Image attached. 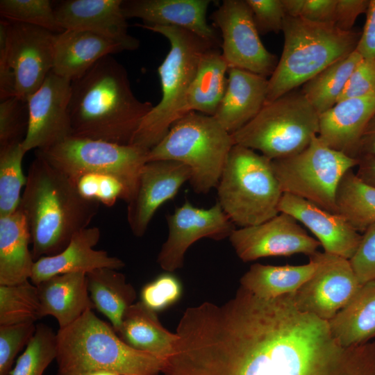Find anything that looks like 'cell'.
I'll return each instance as SVG.
<instances>
[{
    "label": "cell",
    "mask_w": 375,
    "mask_h": 375,
    "mask_svg": "<svg viewBox=\"0 0 375 375\" xmlns=\"http://www.w3.org/2000/svg\"><path fill=\"white\" fill-rule=\"evenodd\" d=\"M356 174L362 181L375 188V156L360 158Z\"/></svg>",
    "instance_id": "816d5d0a"
},
{
    "label": "cell",
    "mask_w": 375,
    "mask_h": 375,
    "mask_svg": "<svg viewBox=\"0 0 375 375\" xmlns=\"http://www.w3.org/2000/svg\"><path fill=\"white\" fill-rule=\"evenodd\" d=\"M28 124L27 101L12 97L0 103V147L23 142Z\"/></svg>",
    "instance_id": "ab89813d"
},
{
    "label": "cell",
    "mask_w": 375,
    "mask_h": 375,
    "mask_svg": "<svg viewBox=\"0 0 375 375\" xmlns=\"http://www.w3.org/2000/svg\"><path fill=\"white\" fill-rule=\"evenodd\" d=\"M57 344V333L46 324H37L32 339L17 359L10 375H43L56 359Z\"/></svg>",
    "instance_id": "8d00e7d4"
},
{
    "label": "cell",
    "mask_w": 375,
    "mask_h": 375,
    "mask_svg": "<svg viewBox=\"0 0 375 375\" xmlns=\"http://www.w3.org/2000/svg\"><path fill=\"white\" fill-rule=\"evenodd\" d=\"M182 294V285L170 272L162 274L146 284L140 293L141 302L154 311H162L177 302Z\"/></svg>",
    "instance_id": "b9f144b4"
},
{
    "label": "cell",
    "mask_w": 375,
    "mask_h": 375,
    "mask_svg": "<svg viewBox=\"0 0 375 375\" xmlns=\"http://www.w3.org/2000/svg\"><path fill=\"white\" fill-rule=\"evenodd\" d=\"M336 206L338 214L356 231L363 233L375 223V188L362 181L349 169L339 183Z\"/></svg>",
    "instance_id": "d6a6232c"
},
{
    "label": "cell",
    "mask_w": 375,
    "mask_h": 375,
    "mask_svg": "<svg viewBox=\"0 0 375 375\" xmlns=\"http://www.w3.org/2000/svg\"><path fill=\"white\" fill-rule=\"evenodd\" d=\"M29 244V228L20 206L0 217V285L30 280L35 260Z\"/></svg>",
    "instance_id": "4316f807"
},
{
    "label": "cell",
    "mask_w": 375,
    "mask_h": 375,
    "mask_svg": "<svg viewBox=\"0 0 375 375\" xmlns=\"http://www.w3.org/2000/svg\"><path fill=\"white\" fill-rule=\"evenodd\" d=\"M305 0H282L286 16L300 17Z\"/></svg>",
    "instance_id": "f5cc1de1"
},
{
    "label": "cell",
    "mask_w": 375,
    "mask_h": 375,
    "mask_svg": "<svg viewBox=\"0 0 375 375\" xmlns=\"http://www.w3.org/2000/svg\"><path fill=\"white\" fill-rule=\"evenodd\" d=\"M41 316L56 318L59 329L78 319L94 306L88 290L86 274L73 272L50 277L36 285Z\"/></svg>",
    "instance_id": "484cf974"
},
{
    "label": "cell",
    "mask_w": 375,
    "mask_h": 375,
    "mask_svg": "<svg viewBox=\"0 0 375 375\" xmlns=\"http://www.w3.org/2000/svg\"><path fill=\"white\" fill-rule=\"evenodd\" d=\"M68 375H123L108 370H92Z\"/></svg>",
    "instance_id": "db71d44e"
},
{
    "label": "cell",
    "mask_w": 375,
    "mask_h": 375,
    "mask_svg": "<svg viewBox=\"0 0 375 375\" xmlns=\"http://www.w3.org/2000/svg\"><path fill=\"white\" fill-rule=\"evenodd\" d=\"M117 334L132 348L153 355L165 362L172 353L178 338L176 333L162 326L156 312L140 301L128 308Z\"/></svg>",
    "instance_id": "83f0119b"
},
{
    "label": "cell",
    "mask_w": 375,
    "mask_h": 375,
    "mask_svg": "<svg viewBox=\"0 0 375 375\" xmlns=\"http://www.w3.org/2000/svg\"><path fill=\"white\" fill-rule=\"evenodd\" d=\"M232 135L214 116L191 111L178 119L149 151L147 162L174 160L188 166L197 194L217 187L232 147Z\"/></svg>",
    "instance_id": "52a82bcc"
},
{
    "label": "cell",
    "mask_w": 375,
    "mask_h": 375,
    "mask_svg": "<svg viewBox=\"0 0 375 375\" xmlns=\"http://www.w3.org/2000/svg\"><path fill=\"white\" fill-rule=\"evenodd\" d=\"M153 107L135 96L124 67L106 56L72 82V135L130 144Z\"/></svg>",
    "instance_id": "7a4b0ae2"
},
{
    "label": "cell",
    "mask_w": 375,
    "mask_h": 375,
    "mask_svg": "<svg viewBox=\"0 0 375 375\" xmlns=\"http://www.w3.org/2000/svg\"><path fill=\"white\" fill-rule=\"evenodd\" d=\"M40 318L37 287L30 280L0 285V325L35 323Z\"/></svg>",
    "instance_id": "d590c367"
},
{
    "label": "cell",
    "mask_w": 375,
    "mask_h": 375,
    "mask_svg": "<svg viewBox=\"0 0 375 375\" xmlns=\"http://www.w3.org/2000/svg\"><path fill=\"white\" fill-rule=\"evenodd\" d=\"M0 14L8 21L39 26L53 33L64 31L49 0H1Z\"/></svg>",
    "instance_id": "74e56055"
},
{
    "label": "cell",
    "mask_w": 375,
    "mask_h": 375,
    "mask_svg": "<svg viewBox=\"0 0 375 375\" xmlns=\"http://www.w3.org/2000/svg\"><path fill=\"white\" fill-rule=\"evenodd\" d=\"M243 262L269 256L303 253L311 256L320 243L310 237L288 214L279 212L258 225L235 229L228 238Z\"/></svg>",
    "instance_id": "e0dca14e"
},
{
    "label": "cell",
    "mask_w": 375,
    "mask_h": 375,
    "mask_svg": "<svg viewBox=\"0 0 375 375\" xmlns=\"http://www.w3.org/2000/svg\"><path fill=\"white\" fill-rule=\"evenodd\" d=\"M362 59L354 51L305 83L301 92L319 115L335 106L352 72Z\"/></svg>",
    "instance_id": "836d02e7"
},
{
    "label": "cell",
    "mask_w": 375,
    "mask_h": 375,
    "mask_svg": "<svg viewBox=\"0 0 375 375\" xmlns=\"http://www.w3.org/2000/svg\"><path fill=\"white\" fill-rule=\"evenodd\" d=\"M328 324L333 335L346 347L362 344L375 338V280L362 284L349 303Z\"/></svg>",
    "instance_id": "f1b7e54d"
},
{
    "label": "cell",
    "mask_w": 375,
    "mask_h": 375,
    "mask_svg": "<svg viewBox=\"0 0 375 375\" xmlns=\"http://www.w3.org/2000/svg\"><path fill=\"white\" fill-rule=\"evenodd\" d=\"M99 203L85 199L76 184L36 152L22 194L35 261L62 251L79 231L89 227Z\"/></svg>",
    "instance_id": "3957f363"
},
{
    "label": "cell",
    "mask_w": 375,
    "mask_h": 375,
    "mask_svg": "<svg viewBox=\"0 0 375 375\" xmlns=\"http://www.w3.org/2000/svg\"><path fill=\"white\" fill-rule=\"evenodd\" d=\"M74 182L88 173L113 176L124 184L128 203L133 198L149 150L132 145L70 136L44 150H36Z\"/></svg>",
    "instance_id": "8fae6325"
},
{
    "label": "cell",
    "mask_w": 375,
    "mask_h": 375,
    "mask_svg": "<svg viewBox=\"0 0 375 375\" xmlns=\"http://www.w3.org/2000/svg\"><path fill=\"white\" fill-rule=\"evenodd\" d=\"M210 0H126L122 10L126 18L141 19L145 26H175L199 36L215 47L220 38L206 19Z\"/></svg>",
    "instance_id": "44dd1931"
},
{
    "label": "cell",
    "mask_w": 375,
    "mask_h": 375,
    "mask_svg": "<svg viewBox=\"0 0 375 375\" xmlns=\"http://www.w3.org/2000/svg\"><path fill=\"white\" fill-rule=\"evenodd\" d=\"M358 162L330 148L317 135L301 152L272 160L283 193L303 198L332 213H338L336 193L340 180Z\"/></svg>",
    "instance_id": "30bf717a"
},
{
    "label": "cell",
    "mask_w": 375,
    "mask_h": 375,
    "mask_svg": "<svg viewBox=\"0 0 375 375\" xmlns=\"http://www.w3.org/2000/svg\"><path fill=\"white\" fill-rule=\"evenodd\" d=\"M228 66L219 47L201 56L187 97V110L213 116L226 91Z\"/></svg>",
    "instance_id": "1f68e13d"
},
{
    "label": "cell",
    "mask_w": 375,
    "mask_h": 375,
    "mask_svg": "<svg viewBox=\"0 0 375 375\" xmlns=\"http://www.w3.org/2000/svg\"><path fill=\"white\" fill-rule=\"evenodd\" d=\"M369 0H338L333 24L340 30L349 31L357 17L366 13Z\"/></svg>",
    "instance_id": "7dc6e473"
},
{
    "label": "cell",
    "mask_w": 375,
    "mask_h": 375,
    "mask_svg": "<svg viewBox=\"0 0 375 375\" xmlns=\"http://www.w3.org/2000/svg\"><path fill=\"white\" fill-rule=\"evenodd\" d=\"M375 94V59L363 58L350 75L338 101Z\"/></svg>",
    "instance_id": "f6af8a7d"
},
{
    "label": "cell",
    "mask_w": 375,
    "mask_h": 375,
    "mask_svg": "<svg viewBox=\"0 0 375 375\" xmlns=\"http://www.w3.org/2000/svg\"><path fill=\"white\" fill-rule=\"evenodd\" d=\"M36 326L32 322L0 325V375H10L17 355L28 345Z\"/></svg>",
    "instance_id": "60d3db41"
},
{
    "label": "cell",
    "mask_w": 375,
    "mask_h": 375,
    "mask_svg": "<svg viewBox=\"0 0 375 375\" xmlns=\"http://www.w3.org/2000/svg\"><path fill=\"white\" fill-rule=\"evenodd\" d=\"M349 261L361 284L375 280V223L362 233L358 249Z\"/></svg>",
    "instance_id": "ee69618b"
},
{
    "label": "cell",
    "mask_w": 375,
    "mask_h": 375,
    "mask_svg": "<svg viewBox=\"0 0 375 375\" xmlns=\"http://www.w3.org/2000/svg\"><path fill=\"white\" fill-rule=\"evenodd\" d=\"M57 333V375L108 370L123 375H159L165 361L126 344L112 326L87 310Z\"/></svg>",
    "instance_id": "277c9868"
},
{
    "label": "cell",
    "mask_w": 375,
    "mask_h": 375,
    "mask_svg": "<svg viewBox=\"0 0 375 375\" xmlns=\"http://www.w3.org/2000/svg\"><path fill=\"white\" fill-rule=\"evenodd\" d=\"M367 156H375V114L367 123L359 144L358 160Z\"/></svg>",
    "instance_id": "f907efd6"
},
{
    "label": "cell",
    "mask_w": 375,
    "mask_h": 375,
    "mask_svg": "<svg viewBox=\"0 0 375 375\" xmlns=\"http://www.w3.org/2000/svg\"><path fill=\"white\" fill-rule=\"evenodd\" d=\"M218 201L235 225L263 223L279 213L283 194L272 160L249 148L235 144L217 185Z\"/></svg>",
    "instance_id": "ba28073f"
},
{
    "label": "cell",
    "mask_w": 375,
    "mask_h": 375,
    "mask_svg": "<svg viewBox=\"0 0 375 375\" xmlns=\"http://www.w3.org/2000/svg\"><path fill=\"white\" fill-rule=\"evenodd\" d=\"M6 21L7 53L15 78V97L27 101L52 71L56 33L39 26Z\"/></svg>",
    "instance_id": "2e32d148"
},
{
    "label": "cell",
    "mask_w": 375,
    "mask_h": 375,
    "mask_svg": "<svg viewBox=\"0 0 375 375\" xmlns=\"http://www.w3.org/2000/svg\"><path fill=\"white\" fill-rule=\"evenodd\" d=\"M222 35V54L229 68L271 76L278 63L263 45L246 0H224L211 15Z\"/></svg>",
    "instance_id": "7c38bea8"
},
{
    "label": "cell",
    "mask_w": 375,
    "mask_h": 375,
    "mask_svg": "<svg viewBox=\"0 0 375 375\" xmlns=\"http://www.w3.org/2000/svg\"><path fill=\"white\" fill-rule=\"evenodd\" d=\"M310 257L317 262L315 273L289 294L299 310L328 322L349 303L362 284L349 260L324 251Z\"/></svg>",
    "instance_id": "4fadbf2b"
},
{
    "label": "cell",
    "mask_w": 375,
    "mask_h": 375,
    "mask_svg": "<svg viewBox=\"0 0 375 375\" xmlns=\"http://www.w3.org/2000/svg\"><path fill=\"white\" fill-rule=\"evenodd\" d=\"M26 153L22 142L0 147V217L14 212L20 205L21 192L27 181L22 169Z\"/></svg>",
    "instance_id": "e575fe53"
},
{
    "label": "cell",
    "mask_w": 375,
    "mask_h": 375,
    "mask_svg": "<svg viewBox=\"0 0 375 375\" xmlns=\"http://www.w3.org/2000/svg\"><path fill=\"white\" fill-rule=\"evenodd\" d=\"M141 26L163 35L170 45L158 68L162 98L142 119L130 144L149 151L188 112L187 97L200 59L208 49L217 47L178 27Z\"/></svg>",
    "instance_id": "8992f818"
},
{
    "label": "cell",
    "mask_w": 375,
    "mask_h": 375,
    "mask_svg": "<svg viewBox=\"0 0 375 375\" xmlns=\"http://www.w3.org/2000/svg\"><path fill=\"white\" fill-rule=\"evenodd\" d=\"M167 222L168 235L157 262L168 272L183 267L185 252L196 241L202 238L223 240L229 238L235 229L217 201L206 209L195 207L186 200L167 216Z\"/></svg>",
    "instance_id": "5bb4252c"
},
{
    "label": "cell",
    "mask_w": 375,
    "mask_h": 375,
    "mask_svg": "<svg viewBox=\"0 0 375 375\" xmlns=\"http://www.w3.org/2000/svg\"><path fill=\"white\" fill-rule=\"evenodd\" d=\"M174 375H375V342L344 347L290 294L263 299L240 286L194 315Z\"/></svg>",
    "instance_id": "6da1fadb"
},
{
    "label": "cell",
    "mask_w": 375,
    "mask_h": 375,
    "mask_svg": "<svg viewBox=\"0 0 375 375\" xmlns=\"http://www.w3.org/2000/svg\"><path fill=\"white\" fill-rule=\"evenodd\" d=\"M123 51L120 44L101 35L81 30H64L54 35L52 72L72 82L102 58Z\"/></svg>",
    "instance_id": "cb8c5ba5"
},
{
    "label": "cell",
    "mask_w": 375,
    "mask_h": 375,
    "mask_svg": "<svg viewBox=\"0 0 375 375\" xmlns=\"http://www.w3.org/2000/svg\"><path fill=\"white\" fill-rule=\"evenodd\" d=\"M79 193L86 199L110 207L117 199L128 201L126 190L117 178L105 174L88 173L76 182Z\"/></svg>",
    "instance_id": "f35d334b"
},
{
    "label": "cell",
    "mask_w": 375,
    "mask_h": 375,
    "mask_svg": "<svg viewBox=\"0 0 375 375\" xmlns=\"http://www.w3.org/2000/svg\"><path fill=\"white\" fill-rule=\"evenodd\" d=\"M190 177V168L176 161L153 160L144 165L135 192L127 203V221L135 236L144 235L158 208Z\"/></svg>",
    "instance_id": "ac0fdd59"
},
{
    "label": "cell",
    "mask_w": 375,
    "mask_h": 375,
    "mask_svg": "<svg viewBox=\"0 0 375 375\" xmlns=\"http://www.w3.org/2000/svg\"><path fill=\"white\" fill-rule=\"evenodd\" d=\"M375 114V94L338 101L319 115L318 138L330 148L358 159L363 131Z\"/></svg>",
    "instance_id": "603a6c76"
},
{
    "label": "cell",
    "mask_w": 375,
    "mask_h": 375,
    "mask_svg": "<svg viewBox=\"0 0 375 375\" xmlns=\"http://www.w3.org/2000/svg\"><path fill=\"white\" fill-rule=\"evenodd\" d=\"M316 267L312 257L301 265L256 263L241 277L240 286L259 298L272 299L295 292L313 275Z\"/></svg>",
    "instance_id": "4dcf8cb0"
},
{
    "label": "cell",
    "mask_w": 375,
    "mask_h": 375,
    "mask_svg": "<svg viewBox=\"0 0 375 375\" xmlns=\"http://www.w3.org/2000/svg\"><path fill=\"white\" fill-rule=\"evenodd\" d=\"M338 0H305L300 17L315 23L333 24Z\"/></svg>",
    "instance_id": "c3c4849f"
},
{
    "label": "cell",
    "mask_w": 375,
    "mask_h": 375,
    "mask_svg": "<svg viewBox=\"0 0 375 375\" xmlns=\"http://www.w3.org/2000/svg\"><path fill=\"white\" fill-rule=\"evenodd\" d=\"M100 239L98 227H88L74 235L67 247L52 256L42 257L35 261L30 281L37 285L50 277L73 272L87 274L99 268L122 269L124 262L110 256L103 250L94 247Z\"/></svg>",
    "instance_id": "7402d4cb"
},
{
    "label": "cell",
    "mask_w": 375,
    "mask_h": 375,
    "mask_svg": "<svg viewBox=\"0 0 375 375\" xmlns=\"http://www.w3.org/2000/svg\"><path fill=\"white\" fill-rule=\"evenodd\" d=\"M122 0H67L53 6L64 30L92 32L120 44L125 51L135 50L139 40L128 32Z\"/></svg>",
    "instance_id": "d6986e66"
},
{
    "label": "cell",
    "mask_w": 375,
    "mask_h": 375,
    "mask_svg": "<svg viewBox=\"0 0 375 375\" xmlns=\"http://www.w3.org/2000/svg\"><path fill=\"white\" fill-rule=\"evenodd\" d=\"M15 97V78L7 53V21L0 20V99Z\"/></svg>",
    "instance_id": "bcb514c9"
},
{
    "label": "cell",
    "mask_w": 375,
    "mask_h": 375,
    "mask_svg": "<svg viewBox=\"0 0 375 375\" xmlns=\"http://www.w3.org/2000/svg\"><path fill=\"white\" fill-rule=\"evenodd\" d=\"M366 20L356 51L363 58L375 59V0H369Z\"/></svg>",
    "instance_id": "681fc988"
},
{
    "label": "cell",
    "mask_w": 375,
    "mask_h": 375,
    "mask_svg": "<svg viewBox=\"0 0 375 375\" xmlns=\"http://www.w3.org/2000/svg\"><path fill=\"white\" fill-rule=\"evenodd\" d=\"M319 114L300 91L292 90L264 105L259 113L233 133L235 144L276 160L305 149L319 132Z\"/></svg>",
    "instance_id": "9c48e42d"
},
{
    "label": "cell",
    "mask_w": 375,
    "mask_h": 375,
    "mask_svg": "<svg viewBox=\"0 0 375 375\" xmlns=\"http://www.w3.org/2000/svg\"><path fill=\"white\" fill-rule=\"evenodd\" d=\"M72 82L52 71L27 100L28 124L24 150H44L72 136L69 112Z\"/></svg>",
    "instance_id": "9a60e30c"
},
{
    "label": "cell",
    "mask_w": 375,
    "mask_h": 375,
    "mask_svg": "<svg viewBox=\"0 0 375 375\" xmlns=\"http://www.w3.org/2000/svg\"><path fill=\"white\" fill-rule=\"evenodd\" d=\"M269 81L239 68H228L224 97L213 115L231 134L252 120L264 106Z\"/></svg>",
    "instance_id": "d4e9b609"
},
{
    "label": "cell",
    "mask_w": 375,
    "mask_h": 375,
    "mask_svg": "<svg viewBox=\"0 0 375 375\" xmlns=\"http://www.w3.org/2000/svg\"><path fill=\"white\" fill-rule=\"evenodd\" d=\"M283 51L269 81L265 103L303 85L328 66L356 51L361 31H343L333 24H319L286 16Z\"/></svg>",
    "instance_id": "5b68a950"
},
{
    "label": "cell",
    "mask_w": 375,
    "mask_h": 375,
    "mask_svg": "<svg viewBox=\"0 0 375 375\" xmlns=\"http://www.w3.org/2000/svg\"><path fill=\"white\" fill-rule=\"evenodd\" d=\"M278 210L308 228L316 236L324 252L350 260L356 251L362 235L340 214L330 212L289 193H283Z\"/></svg>",
    "instance_id": "ffe728a7"
},
{
    "label": "cell",
    "mask_w": 375,
    "mask_h": 375,
    "mask_svg": "<svg viewBox=\"0 0 375 375\" xmlns=\"http://www.w3.org/2000/svg\"><path fill=\"white\" fill-rule=\"evenodd\" d=\"M260 35L282 31L286 17L282 0H246Z\"/></svg>",
    "instance_id": "7bdbcfd3"
},
{
    "label": "cell",
    "mask_w": 375,
    "mask_h": 375,
    "mask_svg": "<svg viewBox=\"0 0 375 375\" xmlns=\"http://www.w3.org/2000/svg\"><path fill=\"white\" fill-rule=\"evenodd\" d=\"M88 290L94 306L119 333L123 317L137 294L133 285L118 269L99 268L86 274Z\"/></svg>",
    "instance_id": "f546056e"
}]
</instances>
